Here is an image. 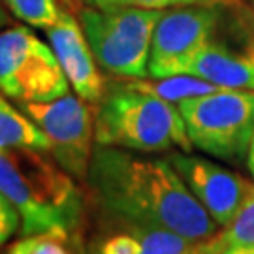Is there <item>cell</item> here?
<instances>
[{"mask_svg":"<svg viewBox=\"0 0 254 254\" xmlns=\"http://www.w3.org/2000/svg\"><path fill=\"white\" fill-rule=\"evenodd\" d=\"M85 181L111 222L166 228L198 245L218 232L170 160L96 145Z\"/></svg>","mask_w":254,"mask_h":254,"instance_id":"obj_1","label":"cell"},{"mask_svg":"<svg viewBox=\"0 0 254 254\" xmlns=\"http://www.w3.org/2000/svg\"><path fill=\"white\" fill-rule=\"evenodd\" d=\"M0 192L17 209L21 236L72 234L81 217L73 177L36 149H0Z\"/></svg>","mask_w":254,"mask_h":254,"instance_id":"obj_2","label":"cell"},{"mask_svg":"<svg viewBox=\"0 0 254 254\" xmlns=\"http://www.w3.org/2000/svg\"><path fill=\"white\" fill-rule=\"evenodd\" d=\"M94 143L134 153H164L192 143L177 104L125 81L111 83L94 109Z\"/></svg>","mask_w":254,"mask_h":254,"instance_id":"obj_3","label":"cell"},{"mask_svg":"<svg viewBox=\"0 0 254 254\" xmlns=\"http://www.w3.org/2000/svg\"><path fill=\"white\" fill-rule=\"evenodd\" d=\"M77 15L92 55L106 72L123 79H145L153 34L162 9L81 6Z\"/></svg>","mask_w":254,"mask_h":254,"instance_id":"obj_4","label":"cell"},{"mask_svg":"<svg viewBox=\"0 0 254 254\" xmlns=\"http://www.w3.org/2000/svg\"><path fill=\"white\" fill-rule=\"evenodd\" d=\"M194 149L226 162L245 160L254 136V92L218 89L177 104Z\"/></svg>","mask_w":254,"mask_h":254,"instance_id":"obj_5","label":"cell"},{"mask_svg":"<svg viewBox=\"0 0 254 254\" xmlns=\"http://www.w3.org/2000/svg\"><path fill=\"white\" fill-rule=\"evenodd\" d=\"M70 91V81L53 47L30 28L0 30V92L21 102H51Z\"/></svg>","mask_w":254,"mask_h":254,"instance_id":"obj_6","label":"cell"},{"mask_svg":"<svg viewBox=\"0 0 254 254\" xmlns=\"http://www.w3.org/2000/svg\"><path fill=\"white\" fill-rule=\"evenodd\" d=\"M19 108L44 130L55 162L73 179L85 181L94 151V111L89 102L68 92L51 102H21Z\"/></svg>","mask_w":254,"mask_h":254,"instance_id":"obj_7","label":"cell"},{"mask_svg":"<svg viewBox=\"0 0 254 254\" xmlns=\"http://www.w3.org/2000/svg\"><path fill=\"white\" fill-rule=\"evenodd\" d=\"M224 4L162 9L149 57L151 77L185 73L190 61L217 34Z\"/></svg>","mask_w":254,"mask_h":254,"instance_id":"obj_8","label":"cell"},{"mask_svg":"<svg viewBox=\"0 0 254 254\" xmlns=\"http://www.w3.org/2000/svg\"><path fill=\"white\" fill-rule=\"evenodd\" d=\"M168 160L218 228L230 224L254 194L253 183L207 158L181 151L172 153Z\"/></svg>","mask_w":254,"mask_h":254,"instance_id":"obj_9","label":"cell"},{"mask_svg":"<svg viewBox=\"0 0 254 254\" xmlns=\"http://www.w3.org/2000/svg\"><path fill=\"white\" fill-rule=\"evenodd\" d=\"M46 32L75 94L89 104H98L106 87L81 23L64 8L59 21Z\"/></svg>","mask_w":254,"mask_h":254,"instance_id":"obj_10","label":"cell"},{"mask_svg":"<svg viewBox=\"0 0 254 254\" xmlns=\"http://www.w3.org/2000/svg\"><path fill=\"white\" fill-rule=\"evenodd\" d=\"M185 73L220 89L254 92V34L236 42L218 38L217 30L211 42L190 61Z\"/></svg>","mask_w":254,"mask_h":254,"instance_id":"obj_11","label":"cell"},{"mask_svg":"<svg viewBox=\"0 0 254 254\" xmlns=\"http://www.w3.org/2000/svg\"><path fill=\"white\" fill-rule=\"evenodd\" d=\"M0 149H36L49 153L44 130L21 108L11 106L0 92Z\"/></svg>","mask_w":254,"mask_h":254,"instance_id":"obj_12","label":"cell"},{"mask_svg":"<svg viewBox=\"0 0 254 254\" xmlns=\"http://www.w3.org/2000/svg\"><path fill=\"white\" fill-rule=\"evenodd\" d=\"M153 79L154 81H149V79H127V81L130 85H134L136 89L151 92L154 96L172 102V104H179L187 98L203 96V94H209V92H215L220 89L213 83L203 81L200 77L189 75V73L172 75V77H153Z\"/></svg>","mask_w":254,"mask_h":254,"instance_id":"obj_13","label":"cell"},{"mask_svg":"<svg viewBox=\"0 0 254 254\" xmlns=\"http://www.w3.org/2000/svg\"><path fill=\"white\" fill-rule=\"evenodd\" d=\"M247 245H254V194L234 217V220L211 239L200 243L194 254H224L228 249Z\"/></svg>","mask_w":254,"mask_h":254,"instance_id":"obj_14","label":"cell"},{"mask_svg":"<svg viewBox=\"0 0 254 254\" xmlns=\"http://www.w3.org/2000/svg\"><path fill=\"white\" fill-rule=\"evenodd\" d=\"M123 224V222H121ZM139 239L137 254H194L198 243L166 228L130 224Z\"/></svg>","mask_w":254,"mask_h":254,"instance_id":"obj_15","label":"cell"},{"mask_svg":"<svg viewBox=\"0 0 254 254\" xmlns=\"http://www.w3.org/2000/svg\"><path fill=\"white\" fill-rule=\"evenodd\" d=\"M2 2L23 23L44 30L53 27L64 9L59 4V0H2Z\"/></svg>","mask_w":254,"mask_h":254,"instance_id":"obj_16","label":"cell"},{"mask_svg":"<svg viewBox=\"0 0 254 254\" xmlns=\"http://www.w3.org/2000/svg\"><path fill=\"white\" fill-rule=\"evenodd\" d=\"M237 6L239 0H121V6H137V8L149 9H170L183 8V6Z\"/></svg>","mask_w":254,"mask_h":254,"instance_id":"obj_17","label":"cell"},{"mask_svg":"<svg viewBox=\"0 0 254 254\" xmlns=\"http://www.w3.org/2000/svg\"><path fill=\"white\" fill-rule=\"evenodd\" d=\"M19 224H21V218H19L17 209L0 192V249L17 232Z\"/></svg>","mask_w":254,"mask_h":254,"instance_id":"obj_18","label":"cell"},{"mask_svg":"<svg viewBox=\"0 0 254 254\" xmlns=\"http://www.w3.org/2000/svg\"><path fill=\"white\" fill-rule=\"evenodd\" d=\"M83 2L87 6H92V8H98V9H111L121 6V0H83Z\"/></svg>","mask_w":254,"mask_h":254,"instance_id":"obj_19","label":"cell"},{"mask_svg":"<svg viewBox=\"0 0 254 254\" xmlns=\"http://www.w3.org/2000/svg\"><path fill=\"white\" fill-rule=\"evenodd\" d=\"M247 170H249V173L253 175L254 179V136H253V141H251V145H249V151H247Z\"/></svg>","mask_w":254,"mask_h":254,"instance_id":"obj_20","label":"cell"},{"mask_svg":"<svg viewBox=\"0 0 254 254\" xmlns=\"http://www.w3.org/2000/svg\"><path fill=\"white\" fill-rule=\"evenodd\" d=\"M224 254H254V245L234 247V249H228V251Z\"/></svg>","mask_w":254,"mask_h":254,"instance_id":"obj_21","label":"cell"},{"mask_svg":"<svg viewBox=\"0 0 254 254\" xmlns=\"http://www.w3.org/2000/svg\"><path fill=\"white\" fill-rule=\"evenodd\" d=\"M9 23L8 13H6V8H4V2L0 0V28H4Z\"/></svg>","mask_w":254,"mask_h":254,"instance_id":"obj_22","label":"cell"},{"mask_svg":"<svg viewBox=\"0 0 254 254\" xmlns=\"http://www.w3.org/2000/svg\"><path fill=\"white\" fill-rule=\"evenodd\" d=\"M63 4L66 8H81V6H77V0H63Z\"/></svg>","mask_w":254,"mask_h":254,"instance_id":"obj_23","label":"cell"}]
</instances>
